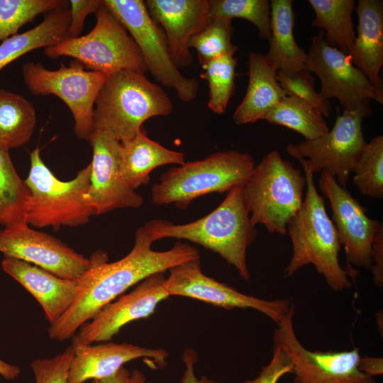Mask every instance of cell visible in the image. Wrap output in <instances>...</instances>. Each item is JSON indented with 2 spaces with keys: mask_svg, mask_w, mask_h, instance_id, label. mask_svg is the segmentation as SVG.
Instances as JSON below:
<instances>
[{
  "mask_svg": "<svg viewBox=\"0 0 383 383\" xmlns=\"http://www.w3.org/2000/svg\"><path fill=\"white\" fill-rule=\"evenodd\" d=\"M155 242L147 223L135 233L134 246L124 257L108 262L106 252L97 251L90 259L89 270L78 280V294L67 312L48 330L60 342L72 338L105 306L148 277L165 272L184 262L200 258L197 248L177 241L165 251L152 249Z\"/></svg>",
  "mask_w": 383,
  "mask_h": 383,
  "instance_id": "obj_1",
  "label": "cell"
},
{
  "mask_svg": "<svg viewBox=\"0 0 383 383\" xmlns=\"http://www.w3.org/2000/svg\"><path fill=\"white\" fill-rule=\"evenodd\" d=\"M277 80L287 95L296 96L321 112L323 117H328L331 111L329 100L323 98L315 90V79L310 72L301 70L287 74L277 72Z\"/></svg>",
  "mask_w": 383,
  "mask_h": 383,
  "instance_id": "obj_36",
  "label": "cell"
},
{
  "mask_svg": "<svg viewBox=\"0 0 383 383\" xmlns=\"http://www.w3.org/2000/svg\"><path fill=\"white\" fill-rule=\"evenodd\" d=\"M120 143L121 172L127 184L134 190L149 182L150 172L155 168L185 162L183 152L168 149L150 139L143 128L132 138Z\"/></svg>",
  "mask_w": 383,
  "mask_h": 383,
  "instance_id": "obj_24",
  "label": "cell"
},
{
  "mask_svg": "<svg viewBox=\"0 0 383 383\" xmlns=\"http://www.w3.org/2000/svg\"><path fill=\"white\" fill-rule=\"evenodd\" d=\"M21 372L20 367L0 359V375L6 380L15 379Z\"/></svg>",
  "mask_w": 383,
  "mask_h": 383,
  "instance_id": "obj_44",
  "label": "cell"
},
{
  "mask_svg": "<svg viewBox=\"0 0 383 383\" xmlns=\"http://www.w3.org/2000/svg\"><path fill=\"white\" fill-rule=\"evenodd\" d=\"M185 370L179 383H218L206 376L201 375L197 378L194 373V365L198 361L197 353L192 348H187L181 356Z\"/></svg>",
  "mask_w": 383,
  "mask_h": 383,
  "instance_id": "obj_41",
  "label": "cell"
},
{
  "mask_svg": "<svg viewBox=\"0 0 383 383\" xmlns=\"http://www.w3.org/2000/svg\"><path fill=\"white\" fill-rule=\"evenodd\" d=\"M355 11L358 18L357 34L348 55L372 84L382 87L383 1L358 0Z\"/></svg>",
  "mask_w": 383,
  "mask_h": 383,
  "instance_id": "obj_22",
  "label": "cell"
},
{
  "mask_svg": "<svg viewBox=\"0 0 383 383\" xmlns=\"http://www.w3.org/2000/svg\"><path fill=\"white\" fill-rule=\"evenodd\" d=\"M210 18H243L257 28L260 38L268 40L270 38L268 0H210Z\"/></svg>",
  "mask_w": 383,
  "mask_h": 383,
  "instance_id": "obj_35",
  "label": "cell"
},
{
  "mask_svg": "<svg viewBox=\"0 0 383 383\" xmlns=\"http://www.w3.org/2000/svg\"><path fill=\"white\" fill-rule=\"evenodd\" d=\"M292 0L270 1V48L266 57L278 72L290 74L304 70L306 53L294 38Z\"/></svg>",
  "mask_w": 383,
  "mask_h": 383,
  "instance_id": "obj_25",
  "label": "cell"
},
{
  "mask_svg": "<svg viewBox=\"0 0 383 383\" xmlns=\"http://www.w3.org/2000/svg\"><path fill=\"white\" fill-rule=\"evenodd\" d=\"M233 32L232 20L210 18L205 28L190 38L189 48L196 50L201 67L218 57L234 55L238 47L232 43Z\"/></svg>",
  "mask_w": 383,
  "mask_h": 383,
  "instance_id": "obj_31",
  "label": "cell"
},
{
  "mask_svg": "<svg viewBox=\"0 0 383 383\" xmlns=\"http://www.w3.org/2000/svg\"><path fill=\"white\" fill-rule=\"evenodd\" d=\"M131 372L124 367H122L113 374L102 378L93 379L91 383H126Z\"/></svg>",
  "mask_w": 383,
  "mask_h": 383,
  "instance_id": "obj_43",
  "label": "cell"
},
{
  "mask_svg": "<svg viewBox=\"0 0 383 383\" xmlns=\"http://www.w3.org/2000/svg\"><path fill=\"white\" fill-rule=\"evenodd\" d=\"M0 252L70 280H79L91 265L90 258L55 237L30 228L27 223L0 231Z\"/></svg>",
  "mask_w": 383,
  "mask_h": 383,
  "instance_id": "obj_16",
  "label": "cell"
},
{
  "mask_svg": "<svg viewBox=\"0 0 383 383\" xmlns=\"http://www.w3.org/2000/svg\"><path fill=\"white\" fill-rule=\"evenodd\" d=\"M36 122L31 102L20 94L0 89V148L9 150L27 143Z\"/></svg>",
  "mask_w": 383,
  "mask_h": 383,
  "instance_id": "obj_28",
  "label": "cell"
},
{
  "mask_svg": "<svg viewBox=\"0 0 383 383\" xmlns=\"http://www.w3.org/2000/svg\"><path fill=\"white\" fill-rule=\"evenodd\" d=\"M155 240L165 238L186 240L219 255L248 281L247 249L257 231L245 206L243 186L232 188L223 201L203 218L185 224L153 219L146 223Z\"/></svg>",
  "mask_w": 383,
  "mask_h": 383,
  "instance_id": "obj_3",
  "label": "cell"
},
{
  "mask_svg": "<svg viewBox=\"0 0 383 383\" xmlns=\"http://www.w3.org/2000/svg\"><path fill=\"white\" fill-rule=\"evenodd\" d=\"M165 287L169 296H183L226 309H252L277 324L293 303L287 299L266 300L238 292L204 274L200 258L184 262L169 270Z\"/></svg>",
  "mask_w": 383,
  "mask_h": 383,
  "instance_id": "obj_14",
  "label": "cell"
},
{
  "mask_svg": "<svg viewBox=\"0 0 383 383\" xmlns=\"http://www.w3.org/2000/svg\"><path fill=\"white\" fill-rule=\"evenodd\" d=\"M305 176L300 169L272 150L257 165L243 186V198L254 226L287 234V225L304 201Z\"/></svg>",
  "mask_w": 383,
  "mask_h": 383,
  "instance_id": "obj_6",
  "label": "cell"
},
{
  "mask_svg": "<svg viewBox=\"0 0 383 383\" xmlns=\"http://www.w3.org/2000/svg\"><path fill=\"white\" fill-rule=\"evenodd\" d=\"M95 15L96 24L89 33L76 38L67 37L45 48V55L52 59L70 57L86 69L106 75L121 70L147 72L134 40L104 1Z\"/></svg>",
  "mask_w": 383,
  "mask_h": 383,
  "instance_id": "obj_8",
  "label": "cell"
},
{
  "mask_svg": "<svg viewBox=\"0 0 383 383\" xmlns=\"http://www.w3.org/2000/svg\"><path fill=\"white\" fill-rule=\"evenodd\" d=\"M372 114L370 104L352 111H343L336 118L328 132L316 139L287 145L286 149L294 157H306L314 172L324 171L346 187L351 170L367 143L362 123Z\"/></svg>",
  "mask_w": 383,
  "mask_h": 383,
  "instance_id": "obj_11",
  "label": "cell"
},
{
  "mask_svg": "<svg viewBox=\"0 0 383 383\" xmlns=\"http://www.w3.org/2000/svg\"><path fill=\"white\" fill-rule=\"evenodd\" d=\"M318 187L327 197L332 211V222L347 260L345 270L354 282L357 271L353 266L368 269L372 265L371 246L381 221L369 218L363 207L346 187H341L330 174L322 171Z\"/></svg>",
  "mask_w": 383,
  "mask_h": 383,
  "instance_id": "obj_15",
  "label": "cell"
},
{
  "mask_svg": "<svg viewBox=\"0 0 383 383\" xmlns=\"http://www.w3.org/2000/svg\"><path fill=\"white\" fill-rule=\"evenodd\" d=\"M255 167L249 153L233 150L216 152L162 173L151 188V201L157 206L174 204L187 209L196 198L243 186Z\"/></svg>",
  "mask_w": 383,
  "mask_h": 383,
  "instance_id": "obj_5",
  "label": "cell"
},
{
  "mask_svg": "<svg viewBox=\"0 0 383 383\" xmlns=\"http://www.w3.org/2000/svg\"><path fill=\"white\" fill-rule=\"evenodd\" d=\"M164 272L153 274L130 293L121 296L101 309L72 337V345H91L108 341L132 321L148 318L157 304L168 298Z\"/></svg>",
  "mask_w": 383,
  "mask_h": 383,
  "instance_id": "obj_18",
  "label": "cell"
},
{
  "mask_svg": "<svg viewBox=\"0 0 383 383\" xmlns=\"http://www.w3.org/2000/svg\"><path fill=\"white\" fill-rule=\"evenodd\" d=\"M293 304L276 324L274 344L289 355L292 365L294 383H377L375 378L359 370V348L344 351L309 350L298 339L293 319Z\"/></svg>",
  "mask_w": 383,
  "mask_h": 383,
  "instance_id": "obj_12",
  "label": "cell"
},
{
  "mask_svg": "<svg viewBox=\"0 0 383 383\" xmlns=\"http://www.w3.org/2000/svg\"><path fill=\"white\" fill-rule=\"evenodd\" d=\"M316 16L311 25L326 31L325 40L348 55L355 40V32L352 14L355 11L354 0H309Z\"/></svg>",
  "mask_w": 383,
  "mask_h": 383,
  "instance_id": "obj_27",
  "label": "cell"
},
{
  "mask_svg": "<svg viewBox=\"0 0 383 383\" xmlns=\"http://www.w3.org/2000/svg\"><path fill=\"white\" fill-rule=\"evenodd\" d=\"M277 72L265 55L249 53L248 84L243 99L233 115L235 124L264 120L270 110L287 96L277 80Z\"/></svg>",
  "mask_w": 383,
  "mask_h": 383,
  "instance_id": "obj_23",
  "label": "cell"
},
{
  "mask_svg": "<svg viewBox=\"0 0 383 383\" xmlns=\"http://www.w3.org/2000/svg\"><path fill=\"white\" fill-rule=\"evenodd\" d=\"M304 70L315 73L321 81L319 94L329 100H338L343 111H352L374 100L383 104L382 87L372 84L353 65L348 55L330 45L325 33L319 30L311 38Z\"/></svg>",
  "mask_w": 383,
  "mask_h": 383,
  "instance_id": "obj_13",
  "label": "cell"
},
{
  "mask_svg": "<svg viewBox=\"0 0 383 383\" xmlns=\"http://www.w3.org/2000/svg\"><path fill=\"white\" fill-rule=\"evenodd\" d=\"M372 265L370 266L372 280L376 287L383 288V223L380 222L372 242Z\"/></svg>",
  "mask_w": 383,
  "mask_h": 383,
  "instance_id": "obj_40",
  "label": "cell"
},
{
  "mask_svg": "<svg viewBox=\"0 0 383 383\" xmlns=\"http://www.w3.org/2000/svg\"><path fill=\"white\" fill-rule=\"evenodd\" d=\"M152 19L163 30L171 58L179 69L190 67L194 57L190 38L210 21V0H147Z\"/></svg>",
  "mask_w": 383,
  "mask_h": 383,
  "instance_id": "obj_19",
  "label": "cell"
},
{
  "mask_svg": "<svg viewBox=\"0 0 383 383\" xmlns=\"http://www.w3.org/2000/svg\"><path fill=\"white\" fill-rule=\"evenodd\" d=\"M296 159L304 168L306 192L301 208L287 225L293 250L283 277H290L304 266L313 265L333 291L349 289L353 283L339 262L341 245L323 198L317 192L313 172L305 158Z\"/></svg>",
  "mask_w": 383,
  "mask_h": 383,
  "instance_id": "obj_2",
  "label": "cell"
},
{
  "mask_svg": "<svg viewBox=\"0 0 383 383\" xmlns=\"http://www.w3.org/2000/svg\"><path fill=\"white\" fill-rule=\"evenodd\" d=\"M30 192L18 174L8 150L0 148V224L5 228L27 223Z\"/></svg>",
  "mask_w": 383,
  "mask_h": 383,
  "instance_id": "obj_29",
  "label": "cell"
},
{
  "mask_svg": "<svg viewBox=\"0 0 383 383\" xmlns=\"http://www.w3.org/2000/svg\"><path fill=\"white\" fill-rule=\"evenodd\" d=\"M238 58L233 55L218 57L201 67L200 77L209 86L208 108L215 113L223 114L235 91Z\"/></svg>",
  "mask_w": 383,
  "mask_h": 383,
  "instance_id": "obj_32",
  "label": "cell"
},
{
  "mask_svg": "<svg viewBox=\"0 0 383 383\" xmlns=\"http://www.w3.org/2000/svg\"><path fill=\"white\" fill-rule=\"evenodd\" d=\"M74 355L70 362L67 383H84L89 379L109 377L123 365L144 358L152 366L163 368L167 365V350L147 348L129 343H106L99 345H72Z\"/></svg>",
  "mask_w": 383,
  "mask_h": 383,
  "instance_id": "obj_20",
  "label": "cell"
},
{
  "mask_svg": "<svg viewBox=\"0 0 383 383\" xmlns=\"http://www.w3.org/2000/svg\"><path fill=\"white\" fill-rule=\"evenodd\" d=\"M126 383H147V381L145 374L135 369L131 372Z\"/></svg>",
  "mask_w": 383,
  "mask_h": 383,
  "instance_id": "obj_45",
  "label": "cell"
},
{
  "mask_svg": "<svg viewBox=\"0 0 383 383\" xmlns=\"http://www.w3.org/2000/svg\"><path fill=\"white\" fill-rule=\"evenodd\" d=\"M1 267L34 296L50 325L67 312L78 294V280L59 277L21 259L4 256Z\"/></svg>",
  "mask_w": 383,
  "mask_h": 383,
  "instance_id": "obj_21",
  "label": "cell"
},
{
  "mask_svg": "<svg viewBox=\"0 0 383 383\" xmlns=\"http://www.w3.org/2000/svg\"><path fill=\"white\" fill-rule=\"evenodd\" d=\"M22 74L33 94H53L61 99L74 118L75 135L80 140H90L94 104L106 74L87 70L76 60L56 70L46 69L40 62H26L22 65Z\"/></svg>",
  "mask_w": 383,
  "mask_h": 383,
  "instance_id": "obj_9",
  "label": "cell"
},
{
  "mask_svg": "<svg viewBox=\"0 0 383 383\" xmlns=\"http://www.w3.org/2000/svg\"><path fill=\"white\" fill-rule=\"evenodd\" d=\"M293 365L287 353L278 345L273 344L269 363L261 368L259 375L243 383H278L285 374H292Z\"/></svg>",
  "mask_w": 383,
  "mask_h": 383,
  "instance_id": "obj_38",
  "label": "cell"
},
{
  "mask_svg": "<svg viewBox=\"0 0 383 383\" xmlns=\"http://www.w3.org/2000/svg\"><path fill=\"white\" fill-rule=\"evenodd\" d=\"M74 355L72 345L50 359H37L30 363L35 383H67L70 362Z\"/></svg>",
  "mask_w": 383,
  "mask_h": 383,
  "instance_id": "obj_37",
  "label": "cell"
},
{
  "mask_svg": "<svg viewBox=\"0 0 383 383\" xmlns=\"http://www.w3.org/2000/svg\"><path fill=\"white\" fill-rule=\"evenodd\" d=\"M70 22L67 30L69 38L79 37L83 30L84 21L87 16L97 11L102 5L101 0H71Z\"/></svg>",
  "mask_w": 383,
  "mask_h": 383,
  "instance_id": "obj_39",
  "label": "cell"
},
{
  "mask_svg": "<svg viewBox=\"0 0 383 383\" xmlns=\"http://www.w3.org/2000/svg\"><path fill=\"white\" fill-rule=\"evenodd\" d=\"M92 147L90 183L84 199L94 215L118 209L139 208L143 196L126 182L120 165V142L108 133L95 130L89 141Z\"/></svg>",
  "mask_w": 383,
  "mask_h": 383,
  "instance_id": "obj_17",
  "label": "cell"
},
{
  "mask_svg": "<svg viewBox=\"0 0 383 383\" xmlns=\"http://www.w3.org/2000/svg\"><path fill=\"white\" fill-rule=\"evenodd\" d=\"M264 120L292 129L302 135L306 140L316 139L329 131L319 111L290 95L285 96L273 107Z\"/></svg>",
  "mask_w": 383,
  "mask_h": 383,
  "instance_id": "obj_30",
  "label": "cell"
},
{
  "mask_svg": "<svg viewBox=\"0 0 383 383\" xmlns=\"http://www.w3.org/2000/svg\"><path fill=\"white\" fill-rule=\"evenodd\" d=\"M30 167L24 180L30 192L26 221L36 228L78 226L87 223L94 212L84 199L91 164L67 182L57 179L45 165L37 146L30 155Z\"/></svg>",
  "mask_w": 383,
  "mask_h": 383,
  "instance_id": "obj_7",
  "label": "cell"
},
{
  "mask_svg": "<svg viewBox=\"0 0 383 383\" xmlns=\"http://www.w3.org/2000/svg\"><path fill=\"white\" fill-rule=\"evenodd\" d=\"M104 5L130 33L155 81L175 91L184 102L196 99L199 83L184 76L174 64L163 30L150 17L143 0H104Z\"/></svg>",
  "mask_w": 383,
  "mask_h": 383,
  "instance_id": "obj_10",
  "label": "cell"
},
{
  "mask_svg": "<svg viewBox=\"0 0 383 383\" xmlns=\"http://www.w3.org/2000/svg\"><path fill=\"white\" fill-rule=\"evenodd\" d=\"M67 3L62 0H0V41L17 34L19 28L37 16Z\"/></svg>",
  "mask_w": 383,
  "mask_h": 383,
  "instance_id": "obj_34",
  "label": "cell"
},
{
  "mask_svg": "<svg viewBox=\"0 0 383 383\" xmlns=\"http://www.w3.org/2000/svg\"><path fill=\"white\" fill-rule=\"evenodd\" d=\"M173 104L166 91L145 74L132 70L111 73L95 101L94 131H103L119 142L132 138L148 119L170 115Z\"/></svg>",
  "mask_w": 383,
  "mask_h": 383,
  "instance_id": "obj_4",
  "label": "cell"
},
{
  "mask_svg": "<svg viewBox=\"0 0 383 383\" xmlns=\"http://www.w3.org/2000/svg\"><path fill=\"white\" fill-rule=\"evenodd\" d=\"M353 183L362 195L383 198V135L374 137L367 143L355 163Z\"/></svg>",
  "mask_w": 383,
  "mask_h": 383,
  "instance_id": "obj_33",
  "label": "cell"
},
{
  "mask_svg": "<svg viewBox=\"0 0 383 383\" xmlns=\"http://www.w3.org/2000/svg\"><path fill=\"white\" fill-rule=\"evenodd\" d=\"M359 370L367 375L374 377L383 374V358L380 357L360 356Z\"/></svg>",
  "mask_w": 383,
  "mask_h": 383,
  "instance_id": "obj_42",
  "label": "cell"
},
{
  "mask_svg": "<svg viewBox=\"0 0 383 383\" xmlns=\"http://www.w3.org/2000/svg\"><path fill=\"white\" fill-rule=\"evenodd\" d=\"M70 22L68 4L49 12L35 27L16 34L0 44V70L26 53L55 45L67 36Z\"/></svg>",
  "mask_w": 383,
  "mask_h": 383,
  "instance_id": "obj_26",
  "label": "cell"
}]
</instances>
